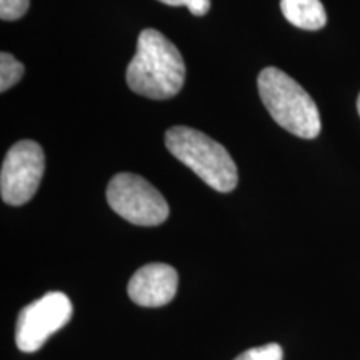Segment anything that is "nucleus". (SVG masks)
<instances>
[{
    "mask_svg": "<svg viewBox=\"0 0 360 360\" xmlns=\"http://www.w3.org/2000/svg\"><path fill=\"white\" fill-rule=\"evenodd\" d=\"M236 360H283V350L278 344H265L245 350Z\"/></svg>",
    "mask_w": 360,
    "mask_h": 360,
    "instance_id": "nucleus-10",
    "label": "nucleus"
},
{
    "mask_svg": "<svg viewBox=\"0 0 360 360\" xmlns=\"http://www.w3.org/2000/svg\"><path fill=\"white\" fill-rule=\"evenodd\" d=\"M283 17L304 30H319L327 24V12L321 0H281Z\"/></svg>",
    "mask_w": 360,
    "mask_h": 360,
    "instance_id": "nucleus-8",
    "label": "nucleus"
},
{
    "mask_svg": "<svg viewBox=\"0 0 360 360\" xmlns=\"http://www.w3.org/2000/svg\"><path fill=\"white\" fill-rule=\"evenodd\" d=\"M357 110H359V115H360V96H359V101H357Z\"/></svg>",
    "mask_w": 360,
    "mask_h": 360,
    "instance_id": "nucleus-13",
    "label": "nucleus"
},
{
    "mask_svg": "<svg viewBox=\"0 0 360 360\" xmlns=\"http://www.w3.org/2000/svg\"><path fill=\"white\" fill-rule=\"evenodd\" d=\"M74 307L64 292H49L40 297L19 314L15 328L17 347L25 354L37 352L49 337L70 321Z\"/></svg>",
    "mask_w": 360,
    "mask_h": 360,
    "instance_id": "nucleus-5",
    "label": "nucleus"
},
{
    "mask_svg": "<svg viewBox=\"0 0 360 360\" xmlns=\"http://www.w3.org/2000/svg\"><path fill=\"white\" fill-rule=\"evenodd\" d=\"M257 84L265 109L282 129L302 139H315L321 134L317 105L290 75L267 67L260 72Z\"/></svg>",
    "mask_w": 360,
    "mask_h": 360,
    "instance_id": "nucleus-2",
    "label": "nucleus"
},
{
    "mask_svg": "<svg viewBox=\"0 0 360 360\" xmlns=\"http://www.w3.org/2000/svg\"><path fill=\"white\" fill-rule=\"evenodd\" d=\"M165 146L175 159L193 170L214 191L231 192L237 187V165L227 148L200 130L182 125L169 129Z\"/></svg>",
    "mask_w": 360,
    "mask_h": 360,
    "instance_id": "nucleus-3",
    "label": "nucleus"
},
{
    "mask_svg": "<svg viewBox=\"0 0 360 360\" xmlns=\"http://www.w3.org/2000/svg\"><path fill=\"white\" fill-rule=\"evenodd\" d=\"M30 0H0V17L2 20H17L29 11Z\"/></svg>",
    "mask_w": 360,
    "mask_h": 360,
    "instance_id": "nucleus-11",
    "label": "nucleus"
},
{
    "mask_svg": "<svg viewBox=\"0 0 360 360\" xmlns=\"http://www.w3.org/2000/svg\"><path fill=\"white\" fill-rule=\"evenodd\" d=\"M110 209L130 224L154 227L169 217V204L157 188L141 175L117 174L107 187Z\"/></svg>",
    "mask_w": 360,
    "mask_h": 360,
    "instance_id": "nucleus-4",
    "label": "nucleus"
},
{
    "mask_svg": "<svg viewBox=\"0 0 360 360\" xmlns=\"http://www.w3.org/2000/svg\"><path fill=\"white\" fill-rule=\"evenodd\" d=\"M177 270L167 264H147L130 278L127 292L132 302L142 307L167 305L177 294Z\"/></svg>",
    "mask_w": 360,
    "mask_h": 360,
    "instance_id": "nucleus-7",
    "label": "nucleus"
},
{
    "mask_svg": "<svg viewBox=\"0 0 360 360\" xmlns=\"http://www.w3.org/2000/svg\"><path fill=\"white\" fill-rule=\"evenodd\" d=\"M162 4H167V6H172V7H179V6H184L187 7V2L188 0H159Z\"/></svg>",
    "mask_w": 360,
    "mask_h": 360,
    "instance_id": "nucleus-12",
    "label": "nucleus"
},
{
    "mask_svg": "<svg viewBox=\"0 0 360 360\" xmlns=\"http://www.w3.org/2000/svg\"><path fill=\"white\" fill-rule=\"evenodd\" d=\"M24 75V65L11 53L2 52L0 56V90L7 92Z\"/></svg>",
    "mask_w": 360,
    "mask_h": 360,
    "instance_id": "nucleus-9",
    "label": "nucleus"
},
{
    "mask_svg": "<svg viewBox=\"0 0 360 360\" xmlns=\"http://www.w3.org/2000/svg\"><path fill=\"white\" fill-rule=\"evenodd\" d=\"M127 85L139 96L165 101L177 96L186 80V64L179 49L159 30L146 29L125 72Z\"/></svg>",
    "mask_w": 360,
    "mask_h": 360,
    "instance_id": "nucleus-1",
    "label": "nucleus"
},
{
    "mask_svg": "<svg viewBox=\"0 0 360 360\" xmlns=\"http://www.w3.org/2000/svg\"><path fill=\"white\" fill-rule=\"evenodd\" d=\"M45 155L34 141H20L11 147L0 172V193L8 205H24L37 192L44 177Z\"/></svg>",
    "mask_w": 360,
    "mask_h": 360,
    "instance_id": "nucleus-6",
    "label": "nucleus"
}]
</instances>
